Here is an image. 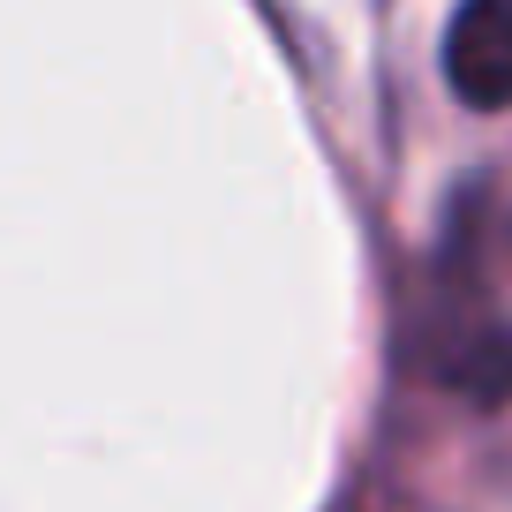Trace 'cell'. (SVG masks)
<instances>
[{"mask_svg": "<svg viewBox=\"0 0 512 512\" xmlns=\"http://www.w3.org/2000/svg\"><path fill=\"white\" fill-rule=\"evenodd\" d=\"M445 83L460 106H512V0H460L445 23Z\"/></svg>", "mask_w": 512, "mask_h": 512, "instance_id": "cell-1", "label": "cell"}, {"mask_svg": "<svg viewBox=\"0 0 512 512\" xmlns=\"http://www.w3.org/2000/svg\"><path fill=\"white\" fill-rule=\"evenodd\" d=\"M430 369L452 384V392H467L475 407H505L512 400V324L482 317V324H467V332H452Z\"/></svg>", "mask_w": 512, "mask_h": 512, "instance_id": "cell-2", "label": "cell"}]
</instances>
